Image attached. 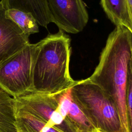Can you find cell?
<instances>
[{
    "mask_svg": "<svg viewBox=\"0 0 132 132\" xmlns=\"http://www.w3.org/2000/svg\"><path fill=\"white\" fill-rule=\"evenodd\" d=\"M132 58V35L123 26H116L109 35L98 65L88 79L114 102L124 132H128L126 91L128 66Z\"/></svg>",
    "mask_w": 132,
    "mask_h": 132,
    "instance_id": "1",
    "label": "cell"
},
{
    "mask_svg": "<svg viewBox=\"0 0 132 132\" xmlns=\"http://www.w3.org/2000/svg\"><path fill=\"white\" fill-rule=\"evenodd\" d=\"M71 54V39L61 30L36 43L33 67L34 92L55 94L77 83L70 74Z\"/></svg>",
    "mask_w": 132,
    "mask_h": 132,
    "instance_id": "2",
    "label": "cell"
},
{
    "mask_svg": "<svg viewBox=\"0 0 132 132\" xmlns=\"http://www.w3.org/2000/svg\"><path fill=\"white\" fill-rule=\"evenodd\" d=\"M75 102L95 129L102 132H124L112 99L88 78L71 88Z\"/></svg>",
    "mask_w": 132,
    "mask_h": 132,
    "instance_id": "3",
    "label": "cell"
},
{
    "mask_svg": "<svg viewBox=\"0 0 132 132\" xmlns=\"http://www.w3.org/2000/svg\"><path fill=\"white\" fill-rule=\"evenodd\" d=\"M36 43H29L0 65V88L13 98L35 92L33 67Z\"/></svg>",
    "mask_w": 132,
    "mask_h": 132,
    "instance_id": "4",
    "label": "cell"
},
{
    "mask_svg": "<svg viewBox=\"0 0 132 132\" xmlns=\"http://www.w3.org/2000/svg\"><path fill=\"white\" fill-rule=\"evenodd\" d=\"M14 106L30 112L63 132H78L58 111L55 94L33 92L14 98Z\"/></svg>",
    "mask_w": 132,
    "mask_h": 132,
    "instance_id": "5",
    "label": "cell"
},
{
    "mask_svg": "<svg viewBox=\"0 0 132 132\" xmlns=\"http://www.w3.org/2000/svg\"><path fill=\"white\" fill-rule=\"evenodd\" d=\"M52 23L63 31L75 34L81 31L89 20L82 0H46Z\"/></svg>",
    "mask_w": 132,
    "mask_h": 132,
    "instance_id": "6",
    "label": "cell"
},
{
    "mask_svg": "<svg viewBox=\"0 0 132 132\" xmlns=\"http://www.w3.org/2000/svg\"><path fill=\"white\" fill-rule=\"evenodd\" d=\"M6 9L0 2V65L29 43L25 34L12 20L6 18Z\"/></svg>",
    "mask_w": 132,
    "mask_h": 132,
    "instance_id": "7",
    "label": "cell"
},
{
    "mask_svg": "<svg viewBox=\"0 0 132 132\" xmlns=\"http://www.w3.org/2000/svg\"><path fill=\"white\" fill-rule=\"evenodd\" d=\"M8 9H16L30 13L35 18L38 25L47 28L52 23L46 0H1Z\"/></svg>",
    "mask_w": 132,
    "mask_h": 132,
    "instance_id": "8",
    "label": "cell"
},
{
    "mask_svg": "<svg viewBox=\"0 0 132 132\" xmlns=\"http://www.w3.org/2000/svg\"><path fill=\"white\" fill-rule=\"evenodd\" d=\"M101 5L116 26L125 27L132 35V18L127 0H101Z\"/></svg>",
    "mask_w": 132,
    "mask_h": 132,
    "instance_id": "9",
    "label": "cell"
},
{
    "mask_svg": "<svg viewBox=\"0 0 132 132\" xmlns=\"http://www.w3.org/2000/svg\"><path fill=\"white\" fill-rule=\"evenodd\" d=\"M14 116L17 132H63L30 112L15 106Z\"/></svg>",
    "mask_w": 132,
    "mask_h": 132,
    "instance_id": "10",
    "label": "cell"
},
{
    "mask_svg": "<svg viewBox=\"0 0 132 132\" xmlns=\"http://www.w3.org/2000/svg\"><path fill=\"white\" fill-rule=\"evenodd\" d=\"M0 132H17L14 98L0 88Z\"/></svg>",
    "mask_w": 132,
    "mask_h": 132,
    "instance_id": "11",
    "label": "cell"
},
{
    "mask_svg": "<svg viewBox=\"0 0 132 132\" xmlns=\"http://www.w3.org/2000/svg\"><path fill=\"white\" fill-rule=\"evenodd\" d=\"M5 16L14 22L26 35L39 31L38 24L30 13L16 9H8L5 12Z\"/></svg>",
    "mask_w": 132,
    "mask_h": 132,
    "instance_id": "12",
    "label": "cell"
},
{
    "mask_svg": "<svg viewBox=\"0 0 132 132\" xmlns=\"http://www.w3.org/2000/svg\"><path fill=\"white\" fill-rule=\"evenodd\" d=\"M65 119L69 120L78 132H91L95 130L73 98L67 110Z\"/></svg>",
    "mask_w": 132,
    "mask_h": 132,
    "instance_id": "13",
    "label": "cell"
},
{
    "mask_svg": "<svg viewBox=\"0 0 132 132\" xmlns=\"http://www.w3.org/2000/svg\"><path fill=\"white\" fill-rule=\"evenodd\" d=\"M126 114L128 132H132V58L128 71V79L126 91Z\"/></svg>",
    "mask_w": 132,
    "mask_h": 132,
    "instance_id": "14",
    "label": "cell"
},
{
    "mask_svg": "<svg viewBox=\"0 0 132 132\" xmlns=\"http://www.w3.org/2000/svg\"><path fill=\"white\" fill-rule=\"evenodd\" d=\"M91 132H102V131H98V130L95 129V130H93V131H91Z\"/></svg>",
    "mask_w": 132,
    "mask_h": 132,
    "instance_id": "15",
    "label": "cell"
}]
</instances>
